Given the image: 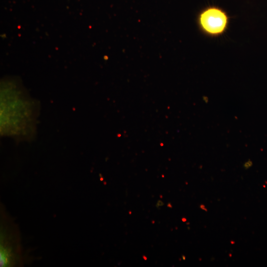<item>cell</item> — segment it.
I'll use <instances>...</instances> for the list:
<instances>
[{
  "label": "cell",
  "instance_id": "ba28073f",
  "mask_svg": "<svg viewBox=\"0 0 267 267\" xmlns=\"http://www.w3.org/2000/svg\"><path fill=\"white\" fill-rule=\"evenodd\" d=\"M181 220L183 222H185L186 221V219L185 218H182Z\"/></svg>",
  "mask_w": 267,
  "mask_h": 267
},
{
  "label": "cell",
  "instance_id": "52a82bcc",
  "mask_svg": "<svg viewBox=\"0 0 267 267\" xmlns=\"http://www.w3.org/2000/svg\"><path fill=\"white\" fill-rule=\"evenodd\" d=\"M142 258L145 261H146L147 260V258L144 255L142 256Z\"/></svg>",
  "mask_w": 267,
  "mask_h": 267
},
{
  "label": "cell",
  "instance_id": "30bf717a",
  "mask_svg": "<svg viewBox=\"0 0 267 267\" xmlns=\"http://www.w3.org/2000/svg\"><path fill=\"white\" fill-rule=\"evenodd\" d=\"M129 213L130 214H131L132 212H131V211H130V212H129Z\"/></svg>",
  "mask_w": 267,
  "mask_h": 267
},
{
  "label": "cell",
  "instance_id": "7a4b0ae2",
  "mask_svg": "<svg viewBox=\"0 0 267 267\" xmlns=\"http://www.w3.org/2000/svg\"><path fill=\"white\" fill-rule=\"evenodd\" d=\"M252 162L251 160H248L244 163L243 167L244 169L247 170L250 168L252 166Z\"/></svg>",
  "mask_w": 267,
  "mask_h": 267
},
{
  "label": "cell",
  "instance_id": "7c38bea8",
  "mask_svg": "<svg viewBox=\"0 0 267 267\" xmlns=\"http://www.w3.org/2000/svg\"><path fill=\"white\" fill-rule=\"evenodd\" d=\"M160 197H162V195H160Z\"/></svg>",
  "mask_w": 267,
  "mask_h": 267
},
{
  "label": "cell",
  "instance_id": "3957f363",
  "mask_svg": "<svg viewBox=\"0 0 267 267\" xmlns=\"http://www.w3.org/2000/svg\"><path fill=\"white\" fill-rule=\"evenodd\" d=\"M164 203L162 201L158 200L156 204V207L158 208L159 206H163L164 205Z\"/></svg>",
  "mask_w": 267,
  "mask_h": 267
},
{
  "label": "cell",
  "instance_id": "6da1fadb",
  "mask_svg": "<svg viewBox=\"0 0 267 267\" xmlns=\"http://www.w3.org/2000/svg\"><path fill=\"white\" fill-rule=\"evenodd\" d=\"M198 21L202 32L209 36L216 37L224 33L228 24L229 19L223 10L212 6L201 12Z\"/></svg>",
  "mask_w": 267,
  "mask_h": 267
},
{
  "label": "cell",
  "instance_id": "277c9868",
  "mask_svg": "<svg viewBox=\"0 0 267 267\" xmlns=\"http://www.w3.org/2000/svg\"><path fill=\"white\" fill-rule=\"evenodd\" d=\"M200 208L202 210H204V211H205L206 212H207V208L205 207V205L202 204V205H201L200 206Z\"/></svg>",
  "mask_w": 267,
  "mask_h": 267
},
{
  "label": "cell",
  "instance_id": "8fae6325",
  "mask_svg": "<svg viewBox=\"0 0 267 267\" xmlns=\"http://www.w3.org/2000/svg\"><path fill=\"white\" fill-rule=\"evenodd\" d=\"M152 223H154V221H152Z\"/></svg>",
  "mask_w": 267,
  "mask_h": 267
},
{
  "label": "cell",
  "instance_id": "9c48e42d",
  "mask_svg": "<svg viewBox=\"0 0 267 267\" xmlns=\"http://www.w3.org/2000/svg\"><path fill=\"white\" fill-rule=\"evenodd\" d=\"M182 259H183V260H185V256L182 255Z\"/></svg>",
  "mask_w": 267,
  "mask_h": 267
},
{
  "label": "cell",
  "instance_id": "5b68a950",
  "mask_svg": "<svg viewBox=\"0 0 267 267\" xmlns=\"http://www.w3.org/2000/svg\"><path fill=\"white\" fill-rule=\"evenodd\" d=\"M204 101L205 103H208V98L207 97H204L203 98Z\"/></svg>",
  "mask_w": 267,
  "mask_h": 267
},
{
  "label": "cell",
  "instance_id": "8992f818",
  "mask_svg": "<svg viewBox=\"0 0 267 267\" xmlns=\"http://www.w3.org/2000/svg\"><path fill=\"white\" fill-rule=\"evenodd\" d=\"M167 207L170 208H172L173 206L170 203H168L167 204Z\"/></svg>",
  "mask_w": 267,
  "mask_h": 267
}]
</instances>
